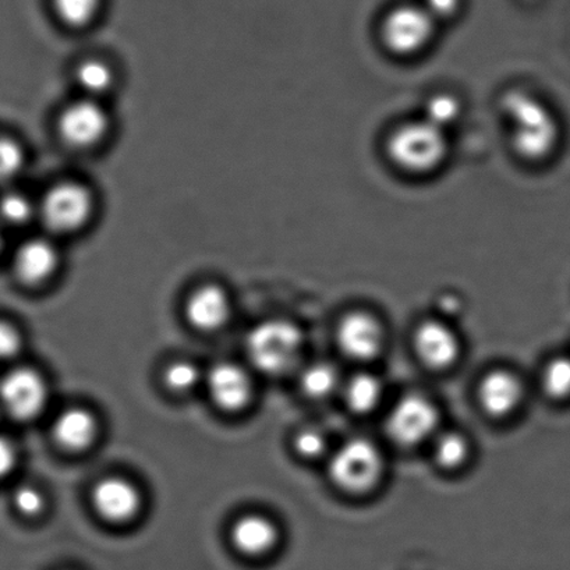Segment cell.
<instances>
[{
    "instance_id": "44dd1931",
    "label": "cell",
    "mask_w": 570,
    "mask_h": 570,
    "mask_svg": "<svg viewBox=\"0 0 570 570\" xmlns=\"http://www.w3.org/2000/svg\"><path fill=\"white\" fill-rule=\"evenodd\" d=\"M340 374L334 365L328 363H315L303 371L301 385L304 394L312 400H325L337 389Z\"/></svg>"
},
{
    "instance_id": "ffe728a7",
    "label": "cell",
    "mask_w": 570,
    "mask_h": 570,
    "mask_svg": "<svg viewBox=\"0 0 570 570\" xmlns=\"http://www.w3.org/2000/svg\"><path fill=\"white\" fill-rule=\"evenodd\" d=\"M541 389L552 402H570V354L548 360L541 373Z\"/></svg>"
},
{
    "instance_id": "52a82bcc",
    "label": "cell",
    "mask_w": 570,
    "mask_h": 570,
    "mask_svg": "<svg viewBox=\"0 0 570 570\" xmlns=\"http://www.w3.org/2000/svg\"><path fill=\"white\" fill-rule=\"evenodd\" d=\"M434 36V19L428 10L402 7L386 16L383 40L386 48L400 57H413L429 46Z\"/></svg>"
},
{
    "instance_id": "ac0fdd59",
    "label": "cell",
    "mask_w": 570,
    "mask_h": 570,
    "mask_svg": "<svg viewBox=\"0 0 570 570\" xmlns=\"http://www.w3.org/2000/svg\"><path fill=\"white\" fill-rule=\"evenodd\" d=\"M55 440L70 451L86 450L97 435V422L92 414L82 409H69L53 425Z\"/></svg>"
},
{
    "instance_id": "4fadbf2b",
    "label": "cell",
    "mask_w": 570,
    "mask_h": 570,
    "mask_svg": "<svg viewBox=\"0 0 570 570\" xmlns=\"http://www.w3.org/2000/svg\"><path fill=\"white\" fill-rule=\"evenodd\" d=\"M209 395L225 411H240L250 401L252 381L239 365L220 363L214 365L207 376Z\"/></svg>"
},
{
    "instance_id": "7c38bea8",
    "label": "cell",
    "mask_w": 570,
    "mask_h": 570,
    "mask_svg": "<svg viewBox=\"0 0 570 570\" xmlns=\"http://www.w3.org/2000/svg\"><path fill=\"white\" fill-rule=\"evenodd\" d=\"M92 503L97 512L110 522H126L141 505L140 492L125 479L109 478L96 485Z\"/></svg>"
},
{
    "instance_id": "d6986e66",
    "label": "cell",
    "mask_w": 570,
    "mask_h": 570,
    "mask_svg": "<svg viewBox=\"0 0 570 570\" xmlns=\"http://www.w3.org/2000/svg\"><path fill=\"white\" fill-rule=\"evenodd\" d=\"M383 397V384L375 375L362 373L354 375L345 389L348 409L357 414L373 412Z\"/></svg>"
},
{
    "instance_id": "d4e9b609",
    "label": "cell",
    "mask_w": 570,
    "mask_h": 570,
    "mask_svg": "<svg viewBox=\"0 0 570 570\" xmlns=\"http://www.w3.org/2000/svg\"><path fill=\"white\" fill-rule=\"evenodd\" d=\"M59 18L70 26H85L96 16L99 0H53Z\"/></svg>"
},
{
    "instance_id": "8992f818",
    "label": "cell",
    "mask_w": 570,
    "mask_h": 570,
    "mask_svg": "<svg viewBox=\"0 0 570 570\" xmlns=\"http://www.w3.org/2000/svg\"><path fill=\"white\" fill-rule=\"evenodd\" d=\"M439 425V411L423 395L402 397L386 420V431L392 441L402 446L422 444L434 434Z\"/></svg>"
},
{
    "instance_id": "4dcf8cb0",
    "label": "cell",
    "mask_w": 570,
    "mask_h": 570,
    "mask_svg": "<svg viewBox=\"0 0 570 570\" xmlns=\"http://www.w3.org/2000/svg\"><path fill=\"white\" fill-rule=\"evenodd\" d=\"M21 347V336L18 330L4 321H0V360L16 356Z\"/></svg>"
},
{
    "instance_id": "6da1fadb",
    "label": "cell",
    "mask_w": 570,
    "mask_h": 570,
    "mask_svg": "<svg viewBox=\"0 0 570 570\" xmlns=\"http://www.w3.org/2000/svg\"><path fill=\"white\" fill-rule=\"evenodd\" d=\"M503 109L511 120L512 144L520 157L540 163L556 151L561 132L546 104L528 92L511 91L503 98Z\"/></svg>"
},
{
    "instance_id": "ba28073f",
    "label": "cell",
    "mask_w": 570,
    "mask_h": 570,
    "mask_svg": "<svg viewBox=\"0 0 570 570\" xmlns=\"http://www.w3.org/2000/svg\"><path fill=\"white\" fill-rule=\"evenodd\" d=\"M47 401L46 381L35 370L16 368L0 381V402L10 416L20 422L40 416Z\"/></svg>"
},
{
    "instance_id": "83f0119b",
    "label": "cell",
    "mask_w": 570,
    "mask_h": 570,
    "mask_svg": "<svg viewBox=\"0 0 570 570\" xmlns=\"http://www.w3.org/2000/svg\"><path fill=\"white\" fill-rule=\"evenodd\" d=\"M24 154L18 142L0 137V183L9 181L23 168Z\"/></svg>"
},
{
    "instance_id": "2e32d148",
    "label": "cell",
    "mask_w": 570,
    "mask_h": 570,
    "mask_svg": "<svg viewBox=\"0 0 570 570\" xmlns=\"http://www.w3.org/2000/svg\"><path fill=\"white\" fill-rule=\"evenodd\" d=\"M58 252L46 239H32L20 246L14 271L24 284L37 285L49 278L58 267Z\"/></svg>"
},
{
    "instance_id": "836d02e7",
    "label": "cell",
    "mask_w": 570,
    "mask_h": 570,
    "mask_svg": "<svg viewBox=\"0 0 570 570\" xmlns=\"http://www.w3.org/2000/svg\"><path fill=\"white\" fill-rule=\"evenodd\" d=\"M0 248H2V232H0Z\"/></svg>"
},
{
    "instance_id": "9c48e42d",
    "label": "cell",
    "mask_w": 570,
    "mask_h": 570,
    "mask_svg": "<svg viewBox=\"0 0 570 570\" xmlns=\"http://www.w3.org/2000/svg\"><path fill=\"white\" fill-rule=\"evenodd\" d=\"M337 345L347 357L368 362L379 356L384 346L383 326L373 315L364 312L347 314L336 332Z\"/></svg>"
},
{
    "instance_id": "e0dca14e",
    "label": "cell",
    "mask_w": 570,
    "mask_h": 570,
    "mask_svg": "<svg viewBox=\"0 0 570 570\" xmlns=\"http://www.w3.org/2000/svg\"><path fill=\"white\" fill-rule=\"evenodd\" d=\"M232 540L237 550L247 556H263L275 546L278 540V530L269 519L250 514L237 520L232 530Z\"/></svg>"
},
{
    "instance_id": "d6a6232c",
    "label": "cell",
    "mask_w": 570,
    "mask_h": 570,
    "mask_svg": "<svg viewBox=\"0 0 570 570\" xmlns=\"http://www.w3.org/2000/svg\"><path fill=\"white\" fill-rule=\"evenodd\" d=\"M16 463V451L12 442L0 436V480L12 472Z\"/></svg>"
},
{
    "instance_id": "277c9868",
    "label": "cell",
    "mask_w": 570,
    "mask_h": 570,
    "mask_svg": "<svg viewBox=\"0 0 570 570\" xmlns=\"http://www.w3.org/2000/svg\"><path fill=\"white\" fill-rule=\"evenodd\" d=\"M383 456L373 442L356 439L343 444L330 462L335 485L351 494L373 490L383 474Z\"/></svg>"
},
{
    "instance_id": "4316f807",
    "label": "cell",
    "mask_w": 570,
    "mask_h": 570,
    "mask_svg": "<svg viewBox=\"0 0 570 570\" xmlns=\"http://www.w3.org/2000/svg\"><path fill=\"white\" fill-rule=\"evenodd\" d=\"M200 381V370L188 362H176L170 364L165 373V383L176 392H187Z\"/></svg>"
},
{
    "instance_id": "603a6c76",
    "label": "cell",
    "mask_w": 570,
    "mask_h": 570,
    "mask_svg": "<svg viewBox=\"0 0 570 570\" xmlns=\"http://www.w3.org/2000/svg\"><path fill=\"white\" fill-rule=\"evenodd\" d=\"M459 115H461V104L458 99L448 94H440L428 102L424 120L445 131L448 126L455 124Z\"/></svg>"
},
{
    "instance_id": "cb8c5ba5",
    "label": "cell",
    "mask_w": 570,
    "mask_h": 570,
    "mask_svg": "<svg viewBox=\"0 0 570 570\" xmlns=\"http://www.w3.org/2000/svg\"><path fill=\"white\" fill-rule=\"evenodd\" d=\"M77 80L86 91L99 94L107 91L114 81L112 70L101 60H87L77 70Z\"/></svg>"
},
{
    "instance_id": "8fae6325",
    "label": "cell",
    "mask_w": 570,
    "mask_h": 570,
    "mask_svg": "<svg viewBox=\"0 0 570 570\" xmlns=\"http://www.w3.org/2000/svg\"><path fill=\"white\" fill-rule=\"evenodd\" d=\"M414 348L420 360L433 370H445L456 362L461 345L455 332L440 321H425L414 335Z\"/></svg>"
},
{
    "instance_id": "30bf717a",
    "label": "cell",
    "mask_w": 570,
    "mask_h": 570,
    "mask_svg": "<svg viewBox=\"0 0 570 570\" xmlns=\"http://www.w3.org/2000/svg\"><path fill=\"white\" fill-rule=\"evenodd\" d=\"M108 130V116L98 104L81 101L65 109L59 119L60 136L76 147L98 142Z\"/></svg>"
},
{
    "instance_id": "484cf974",
    "label": "cell",
    "mask_w": 570,
    "mask_h": 570,
    "mask_svg": "<svg viewBox=\"0 0 570 570\" xmlns=\"http://www.w3.org/2000/svg\"><path fill=\"white\" fill-rule=\"evenodd\" d=\"M32 204L18 191H8L0 197V220L8 224H24L31 218Z\"/></svg>"
},
{
    "instance_id": "5b68a950",
    "label": "cell",
    "mask_w": 570,
    "mask_h": 570,
    "mask_svg": "<svg viewBox=\"0 0 570 570\" xmlns=\"http://www.w3.org/2000/svg\"><path fill=\"white\" fill-rule=\"evenodd\" d=\"M92 197L85 186L77 183H60L47 193L40 214L47 228L68 234L81 228L90 218Z\"/></svg>"
},
{
    "instance_id": "7402d4cb",
    "label": "cell",
    "mask_w": 570,
    "mask_h": 570,
    "mask_svg": "<svg viewBox=\"0 0 570 570\" xmlns=\"http://www.w3.org/2000/svg\"><path fill=\"white\" fill-rule=\"evenodd\" d=\"M469 455L466 439L458 433H445L439 436L434 446L435 461L445 469L462 466Z\"/></svg>"
},
{
    "instance_id": "f546056e",
    "label": "cell",
    "mask_w": 570,
    "mask_h": 570,
    "mask_svg": "<svg viewBox=\"0 0 570 570\" xmlns=\"http://www.w3.org/2000/svg\"><path fill=\"white\" fill-rule=\"evenodd\" d=\"M14 505L27 517H36L46 507L43 497L35 487H20L14 494Z\"/></svg>"
},
{
    "instance_id": "1f68e13d",
    "label": "cell",
    "mask_w": 570,
    "mask_h": 570,
    "mask_svg": "<svg viewBox=\"0 0 570 570\" xmlns=\"http://www.w3.org/2000/svg\"><path fill=\"white\" fill-rule=\"evenodd\" d=\"M458 8L459 0H425L424 7L434 20L451 18Z\"/></svg>"
},
{
    "instance_id": "f1b7e54d",
    "label": "cell",
    "mask_w": 570,
    "mask_h": 570,
    "mask_svg": "<svg viewBox=\"0 0 570 570\" xmlns=\"http://www.w3.org/2000/svg\"><path fill=\"white\" fill-rule=\"evenodd\" d=\"M295 448L303 458L315 459L323 455L326 448V440L321 431L306 429L297 434Z\"/></svg>"
},
{
    "instance_id": "9a60e30c",
    "label": "cell",
    "mask_w": 570,
    "mask_h": 570,
    "mask_svg": "<svg viewBox=\"0 0 570 570\" xmlns=\"http://www.w3.org/2000/svg\"><path fill=\"white\" fill-rule=\"evenodd\" d=\"M229 314V297L219 286H203L193 293L186 303L188 323L197 330H218L228 321Z\"/></svg>"
},
{
    "instance_id": "7a4b0ae2",
    "label": "cell",
    "mask_w": 570,
    "mask_h": 570,
    "mask_svg": "<svg viewBox=\"0 0 570 570\" xmlns=\"http://www.w3.org/2000/svg\"><path fill=\"white\" fill-rule=\"evenodd\" d=\"M389 155L396 166L409 174L424 175L444 163L448 154L445 131L428 120L412 121L392 132Z\"/></svg>"
},
{
    "instance_id": "5bb4252c",
    "label": "cell",
    "mask_w": 570,
    "mask_h": 570,
    "mask_svg": "<svg viewBox=\"0 0 570 570\" xmlns=\"http://www.w3.org/2000/svg\"><path fill=\"white\" fill-rule=\"evenodd\" d=\"M523 386L517 375L505 370L491 371L481 381L479 402L487 414L492 417L509 416L520 405Z\"/></svg>"
},
{
    "instance_id": "3957f363",
    "label": "cell",
    "mask_w": 570,
    "mask_h": 570,
    "mask_svg": "<svg viewBox=\"0 0 570 570\" xmlns=\"http://www.w3.org/2000/svg\"><path fill=\"white\" fill-rule=\"evenodd\" d=\"M302 345L303 337L295 324L271 320L250 332L246 348L254 367L268 375H281L295 367Z\"/></svg>"
}]
</instances>
